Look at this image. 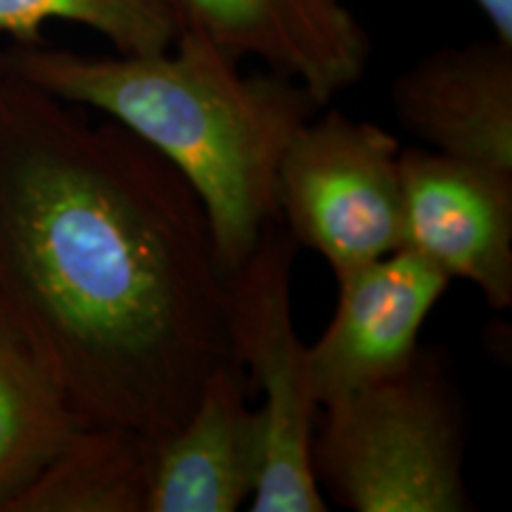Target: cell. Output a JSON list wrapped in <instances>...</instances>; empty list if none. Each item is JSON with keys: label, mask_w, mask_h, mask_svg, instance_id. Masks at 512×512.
Listing matches in <instances>:
<instances>
[{"label": "cell", "mask_w": 512, "mask_h": 512, "mask_svg": "<svg viewBox=\"0 0 512 512\" xmlns=\"http://www.w3.org/2000/svg\"><path fill=\"white\" fill-rule=\"evenodd\" d=\"M0 316L86 425L171 432L233 361L207 211L162 155L0 67Z\"/></svg>", "instance_id": "cell-1"}, {"label": "cell", "mask_w": 512, "mask_h": 512, "mask_svg": "<svg viewBox=\"0 0 512 512\" xmlns=\"http://www.w3.org/2000/svg\"><path fill=\"white\" fill-rule=\"evenodd\" d=\"M0 67L57 100L91 107L150 145L207 211L226 273L278 219V169L318 110L304 86L240 62L185 22L159 53L83 55L38 43L0 50Z\"/></svg>", "instance_id": "cell-2"}, {"label": "cell", "mask_w": 512, "mask_h": 512, "mask_svg": "<svg viewBox=\"0 0 512 512\" xmlns=\"http://www.w3.org/2000/svg\"><path fill=\"white\" fill-rule=\"evenodd\" d=\"M311 465L323 494L354 512L475 510L463 411L430 349L420 347L399 373L325 403Z\"/></svg>", "instance_id": "cell-3"}, {"label": "cell", "mask_w": 512, "mask_h": 512, "mask_svg": "<svg viewBox=\"0 0 512 512\" xmlns=\"http://www.w3.org/2000/svg\"><path fill=\"white\" fill-rule=\"evenodd\" d=\"M297 247L278 216L252 254L228 273L230 356L261 389V472L249 501L254 512L330 508L311 465L320 403L309 373V347L294 328Z\"/></svg>", "instance_id": "cell-4"}, {"label": "cell", "mask_w": 512, "mask_h": 512, "mask_svg": "<svg viewBox=\"0 0 512 512\" xmlns=\"http://www.w3.org/2000/svg\"><path fill=\"white\" fill-rule=\"evenodd\" d=\"M278 216L337 283L401 249L399 140L337 110L311 117L280 159Z\"/></svg>", "instance_id": "cell-5"}, {"label": "cell", "mask_w": 512, "mask_h": 512, "mask_svg": "<svg viewBox=\"0 0 512 512\" xmlns=\"http://www.w3.org/2000/svg\"><path fill=\"white\" fill-rule=\"evenodd\" d=\"M401 247L496 311L512 306V174L434 150H401Z\"/></svg>", "instance_id": "cell-6"}, {"label": "cell", "mask_w": 512, "mask_h": 512, "mask_svg": "<svg viewBox=\"0 0 512 512\" xmlns=\"http://www.w3.org/2000/svg\"><path fill=\"white\" fill-rule=\"evenodd\" d=\"M448 285L437 266L403 247L339 280L337 309L309 347L320 408L411 363L422 325Z\"/></svg>", "instance_id": "cell-7"}, {"label": "cell", "mask_w": 512, "mask_h": 512, "mask_svg": "<svg viewBox=\"0 0 512 512\" xmlns=\"http://www.w3.org/2000/svg\"><path fill=\"white\" fill-rule=\"evenodd\" d=\"M185 22L233 60H256L320 107L366 74L373 43L347 0H183Z\"/></svg>", "instance_id": "cell-8"}, {"label": "cell", "mask_w": 512, "mask_h": 512, "mask_svg": "<svg viewBox=\"0 0 512 512\" xmlns=\"http://www.w3.org/2000/svg\"><path fill=\"white\" fill-rule=\"evenodd\" d=\"M261 472V415L247 403V375L221 363L192 411L152 437L145 512H233L252 501Z\"/></svg>", "instance_id": "cell-9"}, {"label": "cell", "mask_w": 512, "mask_h": 512, "mask_svg": "<svg viewBox=\"0 0 512 512\" xmlns=\"http://www.w3.org/2000/svg\"><path fill=\"white\" fill-rule=\"evenodd\" d=\"M392 107L430 150L512 174V46L491 36L432 50L396 76Z\"/></svg>", "instance_id": "cell-10"}, {"label": "cell", "mask_w": 512, "mask_h": 512, "mask_svg": "<svg viewBox=\"0 0 512 512\" xmlns=\"http://www.w3.org/2000/svg\"><path fill=\"white\" fill-rule=\"evenodd\" d=\"M86 422L29 344L0 316V512Z\"/></svg>", "instance_id": "cell-11"}, {"label": "cell", "mask_w": 512, "mask_h": 512, "mask_svg": "<svg viewBox=\"0 0 512 512\" xmlns=\"http://www.w3.org/2000/svg\"><path fill=\"white\" fill-rule=\"evenodd\" d=\"M152 437L86 425L5 512H145Z\"/></svg>", "instance_id": "cell-12"}, {"label": "cell", "mask_w": 512, "mask_h": 512, "mask_svg": "<svg viewBox=\"0 0 512 512\" xmlns=\"http://www.w3.org/2000/svg\"><path fill=\"white\" fill-rule=\"evenodd\" d=\"M48 22L91 29L114 53H159L185 27L183 0H0V34L12 43L43 41Z\"/></svg>", "instance_id": "cell-13"}, {"label": "cell", "mask_w": 512, "mask_h": 512, "mask_svg": "<svg viewBox=\"0 0 512 512\" xmlns=\"http://www.w3.org/2000/svg\"><path fill=\"white\" fill-rule=\"evenodd\" d=\"M470 3L482 12L491 27V36L505 46H512V0H470Z\"/></svg>", "instance_id": "cell-14"}]
</instances>
